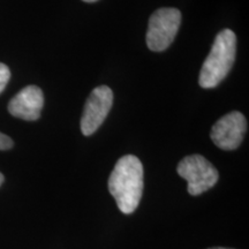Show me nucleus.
<instances>
[{
	"mask_svg": "<svg viewBox=\"0 0 249 249\" xmlns=\"http://www.w3.org/2000/svg\"><path fill=\"white\" fill-rule=\"evenodd\" d=\"M143 165L136 156L126 155L117 161L108 178V191L123 213H133L143 193Z\"/></svg>",
	"mask_w": 249,
	"mask_h": 249,
	"instance_id": "nucleus-1",
	"label": "nucleus"
},
{
	"mask_svg": "<svg viewBox=\"0 0 249 249\" xmlns=\"http://www.w3.org/2000/svg\"><path fill=\"white\" fill-rule=\"evenodd\" d=\"M236 37L230 29H224L214 38L211 51L202 66L198 83L202 88L211 89L227 76L234 64Z\"/></svg>",
	"mask_w": 249,
	"mask_h": 249,
	"instance_id": "nucleus-2",
	"label": "nucleus"
},
{
	"mask_svg": "<svg viewBox=\"0 0 249 249\" xmlns=\"http://www.w3.org/2000/svg\"><path fill=\"white\" fill-rule=\"evenodd\" d=\"M177 171L188 183L187 191L193 196L209 191L219 178L216 167L201 155L187 156L178 164Z\"/></svg>",
	"mask_w": 249,
	"mask_h": 249,
	"instance_id": "nucleus-3",
	"label": "nucleus"
},
{
	"mask_svg": "<svg viewBox=\"0 0 249 249\" xmlns=\"http://www.w3.org/2000/svg\"><path fill=\"white\" fill-rule=\"evenodd\" d=\"M181 23L179 9L165 7L155 12L149 20L147 45L151 51L161 52L172 44Z\"/></svg>",
	"mask_w": 249,
	"mask_h": 249,
	"instance_id": "nucleus-4",
	"label": "nucleus"
},
{
	"mask_svg": "<svg viewBox=\"0 0 249 249\" xmlns=\"http://www.w3.org/2000/svg\"><path fill=\"white\" fill-rule=\"evenodd\" d=\"M113 104V92L107 86L95 88L89 95L81 118V130L86 136L92 135L107 119Z\"/></svg>",
	"mask_w": 249,
	"mask_h": 249,
	"instance_id": "nucleus-5",
	"label": "nucleus"
},
{
	"mask_svg": "<svg viewBox=\"0 0 249 249\" xmlns=\"http://www.w3.org/2000/svg\"><path fill=\"white\" fill-rule=\"evenodd\" d=\"M247 132V120L240 112L233 111L220 118L211 129V140L223 150H235Z\"/></svg>",
	"mask_w": 249,
	"mask_h": 249,
	"instance_id": "nucleus-6",
	"label": "nucleus"
},
{
	"mask_svg": "<svg viewBox=\"0 0 249 249\" xmlns=\"http://www.w3.org/2000/svg\"><path fill=\"white\" fill-rule=\"evenodd\" d=\"M44 96L36 86H28L15 95L8 104V111L12 116L28 121L37 120L40 116Z\"/></svg>",
	"mask_w": 249,
	"mask_h": 249,
	"instance_id": "nucleus-7",
	"label": "nucleus"
},
{
	"mask_svg": "<svg viewBox=\"0 0 249 249\" xmlns=\"http://www.w3.org/2000/svg\"><path fill=\"white\" fill-rule=\"evenodd\" d=\"M9 77H11L9 68L6 66L5 64H1V62H0V93L2 92V90L5 89L6 85L8 83Z\"/></svg>",
	"mask_w": 249,
	"mask_h": 249,
	"instance_id": "nucleus-8",
	"label": "nucleus"
},
{
	"mask_svg": "<svg viewBox=\"0 0 249 249\" xmlns=\"http://www.w3.org/2000/svg\"><path fill=\"white\" fill-rule=\"evenodd\" d=\"M13 141L11 138H8L5 134L0 133V150H8L13 147Z\"/></svg>",
	"mask_w": 249,
	"mask_h": 249,
	"instance_id": "nucleus-9",
	"label": "nucleus"
},
{
	"mask_svg": "<svg viewBox=\"0 0 249 249\" xmlns=\"http://www.w3.org/2000/svg\"><path fill=\"white\" fill-rule=\"evenodd\" d=\"M2 182H4V176H2V174L0 173V186L2 185Z\"/></svg>",
	"mask_w": 249,
	"mask_h": 249,
	"instance_id": "nucleus-10",
	"label": "nucleus"
},
{
	"mask_svg": "<svg viewBox=\"0 0 249 249\" xmlns=\"http://www.w3.org/2000/svg\"><path fill=\"white\" fill-rule=\"evenodd\" d=\"M208 249H233V248H225V247H213V248H208Z\"/></svg>",
	"mask_w": 249,
	"mask_h": 249,
	"instance_id": "nucleus-11",
	"label": "nucleus"
},
{
	"mask_svg": "<svg viewBox=\"0 0 249 249\" xmlns=\"http://www.w3.org/2000/svg\"><path fill=\"white\" fill-rule=\"evenodd\" d=\"M83 1H86V2H95V1H97V0H83Z\"/></svg>",
	"mask_w": 249,
	"mask_h": 249,
	"instance_id": "nucleus-12",
	"label": "nucleus"
}]
</instances>
